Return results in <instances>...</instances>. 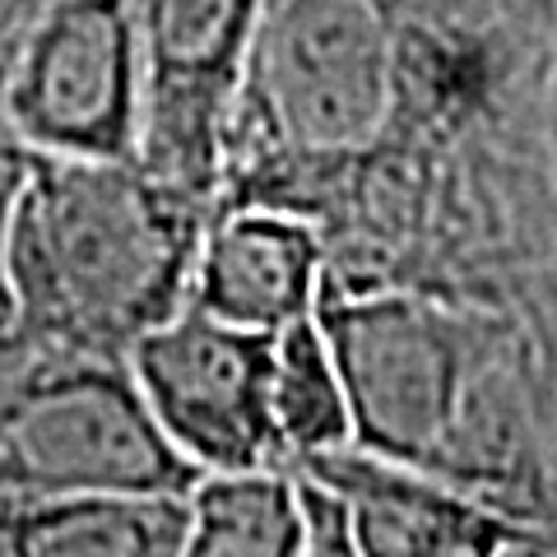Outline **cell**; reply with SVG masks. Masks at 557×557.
<instances>
[{
    "label": "cell",
    "instance_id": "1",
    "mask_svg": "<svg viewBox=\"0 0 557 557\" xmlns=\"http://www.w3.org/2000/svg\"><path fill=\"white\" fill-rule=\"evenodd\" d=\"M209 219L139 159L33 153L10 228V335L51 358H126L190 302Z\"/></svg>",
    "mask_w": 557,
    "mask_h": 557
},
{
    "label": "cell",
    "instance_id": "2",
    "mask_svg": "<svg viewBox=\"0 0 557 557\" xmlns=\"http://www.w3.org/2000/svg\"><path fill=\"white\" fill-rule=\"evenodd\" d=\"M418 0H265L242 75L223 205L362 186L409 149Z\"/></svg>",
    "mask_w": 557,
    "mask_h": 557
},
{
    "label": "cell",
    "instance_id": "3",
    "mask_svg": "<svg viewBox=\"0 0 557 557\" xmlns=\"http://www.w3.org/2000/svg\"><path fill=\"white\" fill-rule=\"evenodd\" d=\"M196 474L126 358L57 354L0 405V497L186 493Z\"/></svg>",
    "mask_w": 557,
    "mask_h": 557
},
{
    "label": "cell",
    "instance_id": "4",
    "mask_svg": "<svg viewBox=\"0 0 557 557\" xmlns=\"http://www.w3.org/2000/svg\"><path fill=\"white\" fill-rule=\"evenodd\" d=\"M139 98V0H42L0 75V121L61 159H135Z\"/></svg>",
    "mask_w": 557,
    "mask_h": 557
},
{
    "label": "cell",
    "instance_id": "5",
    "mask_svg": "<svg viewBox=\"0 0 557 557\" xmlns=\"http://www.w3.org/2000/svg\"><path fill=\"white\" fill-rule=\"evenodd\" d=\"M265 0H149L135 159L182 196L223 205L233 108Z\"/></svg>",
    "mask_w": 557,
    "mask_h": 557
},
{
    "label": "cell",
    "instance_id": "6",
    "mask_svg": "<svg viewBox=\"0 0 557 557\" xmlns=\"http://www.w3.org/2000/svg\"><path fill=\"white\" fill-rule=\"evenodd\" d=\"M274 330L233 325L186 302L153 325L126 362L159 428L205 474L242 465H288L270 409Z\"/></svg>",
    "mask_w": 557,
    "mask_h": 557
},
{
    "label": "cell",
    "instance_id": "7",
    "mask_svg": "<svg viewBox=\"0 0 557 557\" xmlns=\"http://www.w3.org/2000/svg\"><path fill=\"white\" fill-rule=\"evenodd\" d=\"M293 465L335 483L354 516V548L372 557H553L557 530L534 525L428 469L362 446H330Z\"/></svg>",
    "mask_w": 557,
    "mask_h": 557
},
{
    "label": "cell",
    "instance_id": "8",
    "mask_svg": "<svg viewBox=\"0 0 557 557\" xmlns=\"http://www.w3.org/2000/svg\"><path fill=\"white\" fill-rule=\"evenodd\" d=\"M325 274L330 242L302 209L237 200L209 219L190 302L233 325L284 330L317 307Z\"/></svg>",
    "mask_w": 557,
    "mask_h": 557
},
{
    "label": "cell",
    "instance_id": "9",
    "mask_svg": "<svg viewBox=\"0 0 557 557\" xmlns=\"http://www.w3.org/2000/svg\"><path fill=\"white\" fill-rule=\"evenodd\" d=\"M0 553L14 557H182L186 493L0 497Z\"/></svg>",
    "mask_w": 557,
    "mask_h": 557
},
{
    "label": "cell",
    "instance_id": "10",
    "mask_svg": "<svg viewBox=\"0 0 557 557\" xmlns=\"http://www.w3.org/2000/svg\"><path fill=\"white\" fill-rule=\"evenodd\" d=\"M302 557L293 465L205 469L186 487V557Z\"/></svg>",
    "mask_w": 557,
    "mask_h": 557
},
{
    "label": "cell",
    "instance_id": "11",
    "mask_svg": "<svg viewBox=\"0 0 557 557\" xmlns=\"http://www.w3.org/2000/svg\"><path fill=\"white\" fill-rule=\"evenodd\" d=\"M270 409L284 442L288 465L298 456H317L330 446H348V399L344 381L330 354V339L317 321V307L307 317L274 330V358H270Z\"/></svg>",
    "mask_w": 557,
    "mask_h": 557
},
{
    "label": "cell",
    "instance_id": "12",
    "mask_svg": "<svg viewBox=\"0 0 557 557\" xmlns=\"http://www.w3.org/2000/svg\"><path fill=\"white\" fill-rule=\"evenodd\" d=\"M298 479V511H302V557H354V516L335 483L293 465Z\"/></svg>",
    "mask_w": 557,
    "mask_h": 557
},
{
    "label": "cell",
    "instance_id": "13",
    "mask_svg": "<svg viewBox=\"0 0 557 557\" xmlns=\"http://www.w3.org/2000/svg\"><path fill=\"white\" fill-rule=\"evenodd\" d=\"M33 149L0 121V339H10V228H14V205L28 177Z\"/></svg>",
    "mask_w": 557,
    "mask_h": 557
},
{
    "label": "cell",
    "instance_id": "14",
    "mask_svg": "<svg viewBox=\"0 0 557 557\" xmlns=\"http://www.w3.org/2000/svg\"><path fill=\"white\" fill-rule=\"evenodd\" d=\"M544 145H548V177H553V200H557V28H553V57H548V84H544ZM557 288V247L553 260L544 265V274L534 278V288L525 293V302L539 293Z\"/></svg>",
    "mask_w": 557,
    "mask_h": 557
},
{
    "label": "cell",
    "instance_id": "15",
    "mask_svg": "<svg viewBox=\"0 0 557 557\" xmlns=\"http://www.w3.org/2000/svg\"><path fill=\"white\" fill-rule=\"evenodd\" d=\"M539 339H544V335H539ZM544 376H548V437H553V465H557V348L548 339H544Z\"/></svg>",
    "mask_w": 557,
    "mask_h": 557
},
{
    "label": "cell",
    "instance_id": "16",
    "mask_svg": "<svg viewBox=\"0 0 557 557\" xmlns=\"http://www.w3.org/2000/svg\"><path fill=\"white\" fill-rule=\"evenodd\" d=\"M145 5H149V0H139V10H145Z\"/></svg>",
    "mask_w": 557,
    "mask_h": 557
}]
</instances>
